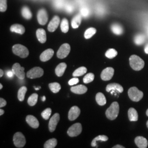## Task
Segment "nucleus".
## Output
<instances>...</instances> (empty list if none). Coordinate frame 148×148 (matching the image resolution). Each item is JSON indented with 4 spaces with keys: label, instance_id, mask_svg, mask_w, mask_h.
<instances>
[{
    "label": "nucleus",
    "instance_id": "nucleus-1",
    "mask_svg": "<svg viewBox=\"0 0 148 148\" xmlns=\"http://www.w3.org/2000/svg\"><path fill=\"white\" fill-rule=\"evenodd\" d=\"M119 110L120 107L119 103L116 101H114L106 110V116L110 120H114L116 119L117 117L118 116Z\"/></svg>",
    "mask_w": 148,
    "mask_h": 148
},
{
    "label": "nucleus",
    "instance_id": "nucleus-2",
    "mask_svg": "<svg viewBox=\"0 0 148 148\" xmlns=\"http://www.w3.org/2000/svg\"><path fill=\"white\" fill-rule=\"evenodd\" d=\"M130 64L131 68L136 71H139L144 66V62L136 55H132L130 58Z\"/></svg>",
    "mask_w": 148,
    "mask_h": 148
},
{
    "label": "nucleus",
    "instance_id": "nucleus-3",
    "mask_svg": "<svg viewBox=\"0 0 148 148\" xmlns=\"http://www.w3.org/2000/svg\"><path fill=\"white\" fill-rule=\"evenodd\" d=\"M12 51L14 54L20 57L21 58H27L29 54L28 49L21 44L14 45L12 47Z\"/></svg>",
    "mask_w": 148,
    "mask_h": 148
},
{
    "label": "nucleus",
    "instance_id": "nucleus-4",
    "mask_svg": "<svg viewBox=\"0 0 148 148\" xmlns=\"http://www.w3.org/2000/svg\"><path fill=\"white\" fill-rule=\"evenodd\" d=\"M128 96L133 101L137 102L140 101L143 97V93L138 90L137 87H133L130 88L128 92Z\"/></svg>",
    "mask_w": 148,
    "mask_h": 148
},
{
    "label": "nucleus",
    "instance_id": "nucleus-5",
    "mask_svg": "<svg viewBox=\"0 0 148 148\" xmlns=\"http://www.w3.org/2000/svg\"><path fill=\"white\" fill-rule=\"evenodd\" d=\"M13 143L17 148H23L26 144V139L21 132H16L13 137Z\"/></svg>",
    "mask_w": 148,
    "mask_h": 148
},
{
    "label": "nucleus",
    "instance_id": "nucleus-6",
    "mask_svg": "<svg viewBox=\"0 0 148 148\" xmlns=\"http://www.w3.org/2000/svg\"><path fill=\"white\" fill-rule=\"evenodd\" d=\"M44 73L43 70L40 67H35L27 71V76L28 78L34 79L42 76Z\"/></svg>",
    "mask_w": 148,
    "mask_h": 148
},
{
    "label": "nucleus",
    "instance_id": "nucleus-7",
    "mask_svg": "<svg viewBox=\"0 0 148 148\" xmlns=\"http://www.w3.org/2000/svg\"><path fill=\"white\" fill-rule=\"evenodd\" d=\"M82 131L81 124L80 123H76L68 129V134L71 137H76L81 134Z\"/></svg>",
    "mask_w": 148,
    "mask_h": 148
},
{
    "label": "nucleus",
    "instance_id": "nucleus-8",
    "mask_svg": "<svg viewBox=\"0 0 148 148\" xmlns=\"http://www.w3.org/2000/svg\"><path fill=\"white\" fill-rule=\"evenodd\" d=\"M70 46L68 43H64L63 44L59 49L57 53V57L58 58L63 59L66 58L70 52Z\"/></svg>",
    "mask_w": 148,
    "mask_h": 148
},
{
    "label": "nucleus",
    "instance_id": "nucleus-9",
    "mask_svg": "<svg viewBox=\"0 0 148 148\" xmlns=\"http://www.w3.org/2000/svg\"><path fill=\"white\" fill-rule=\"evenodd\" d=\"M12 71L14 74L19 79H24L25 78L24 68L21 67L19 64H14L12 66Z\"/></svg>",
    "mask_w": 148,
    "mask_h": 148
},
{
    "label": "nucleus",
    "instance_id": "nucleus-10",
    "mask_svg": "<svg viewBox=\"0 0 148 148\" xmlns=\"http://www.w3.org/2000/svg\"><path fill=\"white\" fill-rule=\"evenodd\" d=\"M37 21L40 24L44 25H45L48 19L47 12L44 8H42L38 11L37 13Z\"/></svg>",
    "mask_w": 148,
    "mask_h": 148
},
{
    "label": "nucleus",
    "instance_id": "nucleus-11",
    "mask_svg": "<svg viewBox=\"0 0 148 148\" xmlns=\"http://www.w3.org/2000/svg\"><path fill=\"white\" fill-rule=\"evenodd\" d=\"M59 120H60V115L58 113H56L51 118L49 122V125H48L49 130L51 132H53L55 131L56 127L59 121Z\"/></svg>",
    "mask_w": 148,
    "mask_h": 148
},
{
    "label": "nucleus",
    "instance_id": "nucleus-12",
    "mask_svg": "<svg viewBox=\"0 0 148 148\" xmlns=\"http://www.w3.org/2000/svg\"><path fill=\"white\" fill-rule=\"evenodd\" d=\"M114 74V69L111 67L104 69L101 73V79L103 81H109L112 78Z\"/></svg>",
    "mask_w": 148,
    "mask_h": 148
},
{
    "label": "nucleus",
    "instance_id": "nucleus-13",
    "mask_svg": "<svg viewBox=\"0 0 148 148\" xmlns=\"http://www.w3.org/2000/svg\"><path fill=\"white\" fill-rule=\"evenodd\" d=\"M60 23V18L58 16H54L49 22L48 25V30L49 32H54L58 28Z\"/></svg>",
    "mask_w": 148,
    "mask_h": 148
},
{
    "label": "nucleus",
    "instance_id": "nucleus-14",
    "mask_svg": "<svg viewBox=\"0 0 148 148\" xmlns=\"http://www.w3.org/2000/svg\"><path fill=\"white\" fill-rule=\"evenodd\" d=\"M80 109L77 106H73L69 110L68 114V118L70 121H74L79 116L80 114Z\"/></svg>",
    "mask_w": 148,
    "mask_h": 148
},
{
    "label": "nucleus",
    "instance_id": "nucleus-15",
    "mask_svg": "<svg viewBox=\"0 0 148 148\" xmlns=\"http://www.w3.org/2000/svg\"><path fill=\"white\" fill-rule=\"evenodd\" d=\"M53 54H54V51L51 48L47 49L45 51H43L40 55V60L43 62H47L52 58Z\"/></svg>",
    "mask_w": 148,
    "mask_h": 148
},
{
    "label": "nucleus",
    "instance_id": "nucleus-16",
    "mask_svg": "<svg viewBox=\"0 0 148 148\" xmlns=\"http://www.w3.org/2000/svg\"><path fill=\"white\" fill-rule=\"evenodd\" d=\"M106 90L108 92H109L110 91L114 92L117 91L119 93H122L123 91V88L122 86L120 84L116 83H112L107 85L106 87Z\"/></svg>",
    "mask_w": 148,
    "mask_h": 148
},
{
    "label": "nucleus",
    "instance_id": "nucleus-17",
    "mask_svg": "<svg viewBox=\"0 0 148 148\" xmlns=\"http://www.w3.org/2000/svg\"><path fill=\"white\" fill-rule=\"evenodd\" d=\"M26 121L29 125L33 128H37L39 127V122L33 115H27L26 117Z\"/></svg>",
    "mask_w": 148,
    "mask_h": 148
},
{
    "label": "nucleus",
    "instance_id": "nucleus-18",
    "mask_svg": "<svg viewBox=\"0 0 148 148\" xmlns=\"http://www.w3.org/2000/svg\"><path fill=\"white\" fill-rule=\"evenodd\" d=\"M134 142L138 148H146L148 147V140L142 136H138L135 138Z\"/></svg>",
    "mask_w": 148,
    "mask_h": 148
},
{
    "label": "nucleus",
    "instance_id": "nucleus-19",
    "mask_svg": "<svg viewBox=\"0 0 148 148\" xmlns=\"http://www.w3.org/2000/svg\"><path fill=\"white\" fill-rule=\"evenodd\" d=\"M71 90L75 94L82 95L87 91V88L84 85H79L71 88Z\"/></svg>",
    "mask_w": 148,
    "mask_h": 148
},
{
    "label": "nucleus",
    "instance_id": "nucleus-20",
    "mask_svg": "<svg viewBox=\"0 0 148 148\" xmlns=\"http://www.w3.org/2000/svg\"><path fill=\"white\" fill-rule=\"evenodd\" d=\"M36 36L40 42L44 43L47 40L46 32L43 29H38L36 31Z\"/></svg>",
    "mask_w": 148,
    "mask_h": 148
},
{
    "label": "nucleus",
    "instance_id": "nucleus-21",
    "mask_svg": "<svg viewBox=\"0 0 148 148\" xmlns=\"http://www.w3.org/2000/svg\"><path fill=\"white\" fill-rule=\"evenodd\" d=\"M67 65L65 63H60L57 65L55 70V73L58 77H61L63 75L64 73H65V71L66 69Z\"/></svg>",
    "mask_w": 148,
    "mask_h": 148
},
{
    "label": "nucleus",
    "instance_id": "nucleus-22",
    "mask_svg": "<svg viewBox=\"0 0 148 148\" xmlns=\"http://www.w3.org/2000/svg\"><path fill=\"white\" fill-rule=\"evenodd\" d=\"M10 30L12 32H14L21 35H23L25 32L24 27H23L22 25L18 24L12 25L10 28Z\"/></svg>",
    "mask_w": 148,
    "mask_h": 148
},
{
    "label": "nucleus",
    "instance_id": "nucleus-23",
    "mask_svg": "<svg viewBox=\"0 0 148 148\" xmlns=\"http://www.w3.org/2000/svg\"><path fill=\"white\" fill-rule=\"evenodd\" d=\"M128 115L130 121H137L138 120L137 111L134 108H131L128 110Z\"/></svg>",
    "mask_w": 148,
    "mask_h": 148
},
{
    "label": "nucleus",
    "instance_id": "nucleus-24",
    "mask_svg": "<svg viewBox=\"0 0 148 148\" xmlns=\"http://www.w3.org/2000/svg\"><path fill=\"white\" fill-rule=\"evenodd\" d=\"M82 21L81 14H77L75 16L71 21V26L74 29H77L79 27Z\"/></svg>",
    "mask_w": 148,
    "mask_h": 148
},
{
    "label": "nucleus",
    "instance_id": "nucleus-25",
    "mask_svg": "<svg viewBox=\"0 0 148 148\" xmlns=\"http://www.w3.org/2000/svg\"><path fill=\"white\" fill-rule=\"evenodd\" d=\"M95 100L97 103L101 106H104L106 103V97L102 93L99 92L95 96Z\"/></svg>",
    "mask_w": 148,
    "mask_h": 148
},
{
    "label": "nucleus",
    "instance_id": "nucleus-26",
    "mask_svg": "<svg viewBox=\"0 0 148 148\" xmlns=\"http://www.w3.org/2000/svg\"><path fill=\"white\" fill-rule=\"evenodd\" d=\"M111 29L112 32L117 35H121L123 32V29L122 27L120 24L117 23L113 24L111 25Z\"/></svg>",
    "mask_w": 148,
    "mask_h": 148
},
{
    "label": "nucleus",
    "instance_id": "nucleus-27",
    "mask_svg": "<svg viewBox=\"0 0 148 148\" xmlns=\"http://www.w3.org/2000/svg\"><path fill=\"white\" fill-rule=\"evenodd\" d=\"M21 14L26 19H30L32 18V13L29 8L27 6H24L21 9Z\"/></svg>",
    "mask_w": 148,
    "mask_h": 148
},
{
    "label": "nucleus",
    "instance_id": "nucleus-28",
    "mask_svg": "<svg viewBox=\"0 0 148 148\" xmlns=\"http://www.w3.org/2000/svg\"><path fill=\"white\" fill-rule=\"evenodd\" d=\"M108 140V137L105 135H99L93 139L91 143V146L93 147H97V142L98 141L106 142Z\"/></svg>",
    "mask_w": 148,
    "mask_h": 148
},
{
    "label": "nucleus",
    "instance_id": "nucleus-29",
    "mask_svg": "<svg viewBox=\"0 0 148 148\" xmlns=\"http://www.w3.org/2000/svg\"><path fill=\"white\" fill-rule=\"evenodd\" d=\"M145 41V36L142 34H139L134 38V42L137 45H141Z\"/></svg>",
    "mask_w": 148,
    "mask_h": 148
},
{
    "label": "nucleus",
    "instance_id": "nucleus-30",
    "mask_svg": "<svg viewBox=\"0 0 148 148\" xmlns=\"http://www.w3.org/2000/svg\"><path fill=\"white\" fill-rule=\"evenodd\" d=\"M27 89L25 86H23L21 88H20V89L19 90L18 92V98L19 101H24L25 94L27 93Z\"/></svg>",
    "mask_w": 148,
    "mask_h": 148
},
{
    "label": "nucleus",
    "instance_id": "nucleus-31",
    "mask_svg": "<svg viewBox=\"0 0 148 148\" xmlns=\"http://www.w3.org/2000/svg\"><path fill=\"white\" fill-rule=\"evenodd\" d=\"M87 69L85 67V66H81L79 67L78 69H76L75 70L73 75L74 77H78V76H81L84 75V74L87 73Z\"/></svg>",
    "mask_w": 148,
    "mask_h": 148
},
{
    "label": "nucleus",
    "instance_id": "nucleus-32",
    "mask_svg": "<svg viewBox=\"0 0 148 148\" xmlns=\"http://www.w3.org/2000/svg\"><path fill=\"white\" fill-rule=\"evenodd\" d=\"M57 145V140L55 138H52L45 143L44 148H54Z\"/></svg>",
    "mask_w": 148,
    "mask_h": 148
},
{
    "label": "nucleus",
    "instance_id": "nucleus-33",
    "mask_svg": "<svg viewBox=\"0 0 148 148\" xmlns=\"http://www.w3.org/2000/svg\"><path fill=\"white\" fill-rule=\"evenodd\" d=\"M49 87L54 93H57L61 89L60 85L57 82H53L49 84Z\"/></svg>",
    "mask_w": 148,
    "mask_h": 148
},
{
    "label": "nucleus",
    "instance_id": "nucleus-34",
    "mask_svg": "<svg viewBox=\"0 0 148 148\" xmlns=\"http://www.w3.org/2000/svg\"><path fill=\"white\" fill-rule=\"evenodd\" d=\"M60 28L62 32L64 33H66L69 31V22L66 18H64L61 22L60 24Z\"/></svg>",
    "mask_w": 148,
    "mask_h": 148
},
{
    "label": "nucleus",
    "instance_id": "nucleus-35",
    "mask_svg": "<svg viewBox=\"0 0 148 148\" xmlns=\"http://www.w3.org/2000/svg\"><path fill=\"white\" fill-rule=\"evenodd\" d=\"M38 99V95L36 93H33L29 97L27 100V103L30 106H34L37 103Z\"/></svg>",
    "mask_w": 148,
    "mask_h": 148
},
{
    "label": "nucleus",
    "instance_id": "nucleus-36",
    "mask_svg": "<svg viewBox=\"0 0 148 148\" xmlns=\"http://www.w3.org/2000/svg\"><path fill=\"white\" fill-rule=\"evenodd\" d=\"M97 32V30L94 27H90L86 30L84 34L85 38L89 39L92 37Z\"/></svg>",
    "mask_w": 148,
    "mask_h": 148
},
{
    "label": "nucleus",
    "instance_id": "nucleus-37",
    "mask_svg": "<svg viewBox=\"0 0 148 148\" xmlns=\"http://www.w3.org/2000/svg\"><path fill=\"white\" fill-rule=\"evenodd\" d=\"M117 55V52L113 48L108 49L106 53V56L108 58L112 59L115 58Z\"/></svg>",
    "mask_w": 148,
    "mask_h": 148
},
{
    "label": "nucleus",
    "instance_id": "nucleus-38",
    "mask_svg": "<svg viewBox=\"0 0 148 148\" xmlns=\"http://www.w3.org/2000/svg\"><path fill=\"white\" fill-rule=\"evenodd\" d=\"M95 79V75L93 73H88L84 77L83 81L85 84H89Z\"/></svg>",
    "mask_w": 148,
    "mask_h": 148
},
{
    "label": "nucleus",
    "instance_id": "nucleus-39",
    "mask_svg": "<svg viewBox=\"0 0 148 148\" xmlns=\"http://www.w3.org/2000/svg\"><path fill=\"white\" fill-rule=\"evenodd\" d=\"M52 110L51 108H47L41 113V116L45 120H48L51 115Z\"/></svg>",
    "mask_w": 148,
    "mask_h": 148
},
{
    "label": "nucleus",
    "instance_id": "nucleus-40",
    "mask_svg": "<svg viewBox=\"0 0 148 148\" xmlns=\"http://www.w3.org/2000/svg\"><path fill=\"white\" fill-rule=\"evenodd\" d=\"M7 0H0V11L2 12L7 10Z\"/></svg>",
    "mask_w": 148,
    "mask_h": 148
},
{
    "label": "nucleus",
    "instance_id": "nucleus-41",
    "mask_svg": "<svg viewBox=\"0 0 148 148\" xmlns=\"http://www.w3.org/2000/svg\"><path fill=\"white\" fill-rule=\"evenodd\" d=\"M79 82V79L78 78L74 77V78L70 79L68 83H69V85L70 86H73V85H75V84H77Z\"/></svg>",
    "mask_w": 148,
    "mask_h": 148
},
{
    "label": "nucleus",
    "instance_id": "nucleus-42",
    "mask_svg": "<svg viewBox=\"0 0 148 148\" xmlns=\"http://www.w3.org/2000/svg\"><path fill=\"white\" fill-rule=\"evenodd\" d=\"M81 15L85 17H87L89 16L90 14V11L87 9V8H83L81 10Z\"/></svg>",
    "mask_w": 148,
    "mask_h": 148
},
{
    "label": "nucleus",
    "instance_id": "nucleus-43",
    "mask_svg": "<svg viewBox=\"0 0 148 148\" xmlns=\"http://www.w3.org/2000/svg\"><path fill=\"white\" fill-rule=\"evenodd\" d=\"M7 104V101L2 98H0V107L1 108H2V107H4Z\"/></svg>",
    "mask_w": 148,
    "mask_h": 148
},
{
    "label": "nucleus",
    "instance_id": "nucleus-44",
    "mask_svg": "<svg viewBox=\"0 0 148 148\" xmlns=\"http://www.w3.org/2000/svg\"><path fill=\"white\" fill-rule=\"evenodd\" d=\"M14 75V74L13 73V71H8L6 73V75L7 76V77H10V78L12 77Z\"/></svg>",
    "mask_w": 148,
    "mask_h": 148
},
{
    "label": "nucleus",
    "instance_id": "nucleus-45",
    "mask_svg": "<svg viewBox=\"0 0 148 148\" xmlns=\"http://www.w3.org/2000/svg\"><path fill=\"white\" fill-rule=\"evenodd\" d=\"M144 52H145V53L148 54V43L144 48Z\"/></svg>",
    "mask_w": 148,
    "mask_h": 148
},
{
    "label": "nucleus",
    "instance_id": "nucleus-46",
    "mask_svg": "<svg viewBox=\"0 0 148 148\" xmlns=\"http://www.w3.org/2000/svg\"><path fill=\"white\" fill-rule=\"evenodd\" d=\"M125 147H123V146H122V145H115V146H114L113 148H124Z\"/></svg>",
    "mask_w": 148,
    "mask_h": 148
},
{
    "label": "nucleus",
    "instance_id": "nucleus-47",
    "mask_svg": "<svg viewBox=\"0 0 148 148\" xmlns=\"http://www.w3.org/2000/svg\"><path fill=\"white\" fill-rule=\"evenodd\" d=\"M3 71L2 69H1L0 70V77H2L3 76Z\"/></svg>",
    "mask_w": 148,
    "mask_h": 148
},
{
    "label": "nucleus",
    "instance_id": "nucleus-48",
    "mask_svg": "<svg viewBox=\"0 0 148 148\" xmlns=\"http://www.w3.org/2000/svg\"><path fill=\"white\" fill-rule=\"evenodd\" d=\"M4 113H5V111H4L3 109H1V110H0V115H1V116Z\"/></svg>",
    "mask_w": 148,
    "mask_h": 148
},
{
    "label": "nucleus",
    "instance_id": "nucleus-49",
    "mask_svg": "<svg viewBox=\"0 0 148 148\" xmlns=\"http://www.w3.org/2000/svg\"><path fill=\"white\" fill-rule=\"evenodd\" d=\"M46 101V97H45V96H43L42 98V101Z\"/></svg>",
    "mask_w": 148,
    "mask_h": 148
},
{
    "label": "nucleus",
    "instance_id": "nucleus-50",
    "mask_svg": "<svg viewBox=\"0 0 148 148\" xmlns=\"http://www.w3.org/2000/svg\"><path fill=\"white\" fill-rule=\"evenodd\" d=\"M2 87H3V86L1 84H0V90H1L2 88Z\"/></svg>",
    "mask_w": 148,
    "mask_h": 148
},
{
    "label": "nucleus",
    "instance_id": "nucleus-51",
    "mask_svg": "<svg viewBox=\"0 0 148 148\" xmlns=\"http://www.w3.org/2000/svg\"><path fill=\"white\" fill-rule=\"evenodd\" d=\"M147 34H148V25H147Z\"/></svg>",
    "mask_w": 148,
    "mask_h": 148
},
{
    "label": "nucleus",
    "instance_id": "nucleus-52",
    "mask_svg": "<svg viewBox=\"0 0 148 148\" xmlns=\"http://www.w3.org/2000/svg\"><path fill=\"white\" fill-rule=\"evenodd\" d=\"M147 115L148 116V109L147 110Z\"/></svg>",
    "mask_w": 148,
    "mask_h": 148
},
{
    "label": "nucleus",
    "instance_id": "nucleus-53",
    "mask_svg": "<svg viewBox=\"0 0 148 148\" xmlns=\"http://www.w3.org/2000/svg\"><path fill=\"white\" fill-rule=\"evenodd\" d=\"M147 127H148V121H147Z\"/></svg>",
    "mask_w": 148,
    "mask_h": 148
}]
</instances>
